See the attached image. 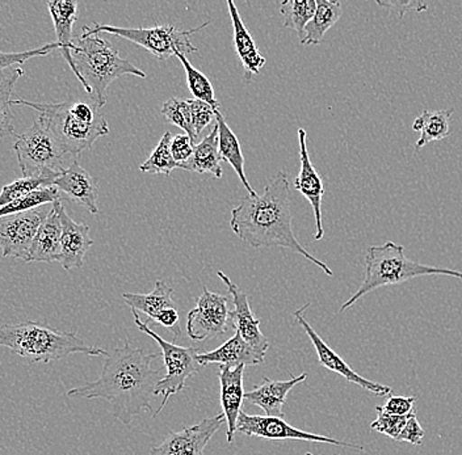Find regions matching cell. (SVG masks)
<instances>
[{
  "label": "cell",
  "mask_w": 462,
  "mask_h": 455,
  "mask_svg": "<svg viewBox=\"0 0 462 455\" xmlns=\"http://www.w3.org/2000/svg\"><path fill=\"white\" fill-rule=\"evenodd\" d=\"M159 353H146L126 340L123 347L116 348L106 356L103 371L97 381L72 388L68 396L106 400L116 419L130 425L133 417L152 410V396L161 381V369L152 367Z\"/></svg>",
  "instance_id": "1"
},
{
  "label": "cell",
  "mask_w": 462,
  "mask_h": 455,
  "mask_svg": "<svg viewBox=\"0 0 462 455\" xmlns=\"http://www.w3.org/2000/svg\"><path fill=\"white\" fill-rule=\"evenodd\" d=\"M230 227L234 234L254 249L282 247L291 250L316 264L326 275L334 276L330 268L303 249L293 234L289 180L284 171L274 175L262 195L247 196L231 210Z\"/></svg>",
  "instance_id": "2"
},
{
  "label": "cell",
  "mask_w": 462,
  "mask_h": 455,
  "mask_svg": "<svg viewBox=\"0 0 462 455\" xmlns=\"http://www.w3.org/2000/svg\"><path fill=\"white\" fill-rule=\"evenodd\" d=\"M13 105H24L39 112L60 145L72 157L91 149L97 138L109 132L108 123L94 100L71 99L62 103H36L13 99Z\"/></svg>",
  "instance_id": "3"
},
{
  "label": "cell",
  "mask_w": 462,
  "mask_h": 455,
  "mask_svg": "<svg viewBox=\"0 0 462 455\" xmlns=\"http://www.w3.org/2000/svg\"><path fill=\"white\" fill-rule=\"evenodd\" d=\"M0 347L8 348L29 361L45 364L77 353L91 357L108 356L106 350L86 344L77 333L54 330L49 325L31 321L0 325Z\"/></svg>",
  "instance_id": "4"
},
{
  "label": "cell",
  "mask_w": 462,
  "mask_h": 455,
  "mask_svg": "<svg viewBox=\"0 0 462 455\" xmlns=\"http://www.w3.org/2000/svg\"><path fill=\"white\" fill-rule=\"evenodd\" d=\"M72 60L77 77L92 100L103 108L109 85L123 75L146 77L144 71L128 59H121L117 49L101 39L100 34H82L74 41Z\"/></svg>",
  "instance_id": "5"
},
{
  "label": "cell",
  "mask_w": 462,
  "mask_h": 455,
  "mask_svg": "<svg viewBox=\"0 0 462 455\" xmlns=\"http://www.w3.org/2000/svg\"><path fill=\"white\" fill-rule=\"evenodd\" d=\"M423 276H449V278L462 279L460 270L432 267V265L410 260L404 255L403 246L394 241H389L383 246L371 247L365 256V278L363 284L360 285L357 292L340 307L339 313L354 306L364 296L380 287L403 284L410 279L423 278Z\"/></svg>",
  "instance_id": "6"
},
{
  "label": "cell",
  "mask_w": 462,
  "mask_h": 455,
  "mask_svg": "<svg viewBox=\"0 0 462 455\" xmlns=\"http://www.w3.org/2000/svg\"><path fill=\"white\" fill-rule=\"evenodd\" d=\"M23 177H57L77 158L68 154L42 118L17 137L14 145Z\"/></svg>",
  "instance_id": "7"
},
{
  "label": "cell",
  "mask_w": 462,
  "mask_h": 455,
  "mask_svg": "<svg viewBox=\"0 0 462 455\" xmlns=\"http://www.w3.org/2000/svg\"><path fill=\"white\" fill-rule=\"evenodd\" d=\"M209 23H204L200 27L189 31H179L173 25H157L152 28H121L95 23V27L92 30L83 27L82 34H115V36L123 37V39L129 40L135 45L146 49L158 59L167 60L176 53L187 56V54L198 51V48H195L190 42V36L204 30L209 25Z\"/></svg>",
  "instance_id": "8"
},
{
  "label": "cell",
  "mask_w": 462,
  "mask_h": 455,
  "mask_svg": "<svg viewBox=\"0 0 462 455\" xmlns=\"http://www.w3.org/2000/svg\"><path fill=\"white\" fill-rule=\"evenodd\" d=\"M133 318L141 332L146 333L147 336L157 341L162 356H163L164 364H166V377L158 382L157 390H155V396H163L157 412L152 414V417L155 419L163 411L170 397L178 396L179 393L186 390L187 379L200 371L201 367L198 361V356L200 353L196 348L179 347V345L161 338L155 331L149 327V322L141 321L140 315L135 310H133Z\"/></svg>",
  "instance_id": "9"
},
{
  "label": "cell",
  "mask_w": 462,
  "mask_h": 455,
  "mask_svg": "<svg viewBox=\"0 0 462 455\" xmlns=\"http://www.w3.org/2000/svg\"><path fill=\"white\" fill-rule=\"evenodd\" d=\"M51 206L42 205L28 212L0 218V249L5 258L27 261L29 250L40 226L46 220Z\"/></svg>",
  "instance_id": "10"
},
{
  "label": "cell",
  "mask_w": 462,
  "mask_h": 455,
  "mask_svg": "<svg viewBox=\"0 0 462 455\" xmlns=\"http://www.w3.org/2000/svg\"><path fill=\"white\" fill-rule=\"evenodd\" d=\"M236 432L245 434V436L271 441H308V442L330 443V445L342 446V448L354 449V450H364L363 446L356 445V443L346 442V441L335 440L331 437L322 436V434L310 433V432L294 428L288 424L282 417L248 414L244 411L239 414Z\"/></svg>",
  "instance_id": "11"
},
{
  "label": "cell",
  "mask_w": 462,
  "mask_h": 455,
  "mask_svg": "<svg viewBox=\"0 0 462 455\" xmlns=\"http://www.w3.org/2000/svg\"><path fill=\"white\" fill-rule=\"evenodd\" d=\"M227 302L229 296L210 292L207 287H202L195 309L188 314V336L195 341H205L225 335L229 330L227 319H230Z\"/></svg>",
  "instance_id": "12"
},
{
  "label": "cell",
  "mask_w": 462,
  "mask_h": 455,
  "mask_svg": "<svg viewBox=\"0 0 462 455\" xmlns=\"http://www.w3.org/2000/svg\"><path fill=\"white\" fill-rule=\"evenodd\" d=\"M310 304H306L302 309L297 310L294 313V318H296L297 323L301 325L306 335L313 342L314 348L318 356V361L322 367L328 369L334 373L339 374L340 377L346 379V381L355 383V385L360 386L364 390L369 391V393L374 394L377 396H392L393 390L390 386L381 385V383H375L369 381L368 378L359 376L356 371L354 370L348 364L339 356L334 350L316 332L310 323L306 321L303 313L306 309H309Z\"/></svg>",
  "instance_id": "13"
},
{
  "label": "cell",
  "mask_w": 462,
  "mask_h": 455,
  "mask_svg": "<svg viewBox=\"0 0 462 455\" xmlns=\"http://www.w3.org/2000/svg\"><path fill=\"white\" fill-rule=\"evenodd\" d=\"M225 423V414H219L199 424L171 432L161 445L150 449L149 455H204L208 443Z\"/></svg>",
  "instance_id": "14"
},
{
  "label": "cell",
  "mask_w": 462,
  "mask_h": 455,
  "mask_svg": "<svg viewBox=\"0 0 462 455\" xmlns=\"http://www.w3.org/2000/svg\"><path fill=\"white\" fill-rule=\"evenodd\" d=\"M217 275L226 285L233 298L234 309L230 311V321L233 322L234 330L256 352L265 356L270 350V340L260 331V319L256 318L255 313L251 310L247 294L242 292L222 270L217 272Z\"/></svg>",
  "instance_id": "15"
},
{
  "label": "cell",
  "mask_w": 462,
  "mask_h": 455,
  "mask_svg": "<svg viewBox=\"0 0 462 455\" xmlns=\"http://www.w3.org/2000/svg\"><path fill=\"white\" fill-rule=\"evenodd\" d=\"M300 142V158H301V169L300 174L294 178V189L301 193L303 197L309 201L313 207L314 217H316L317 232L314 238L316 241H322L325 236V230L322 224V198L325 195V187H323L322 177L318 174L309 157L308 143H306L305 129L300 128L299 132Z\"/></svg>",
  "instance_id": "16"
},
{
  "label": "cell",
  "mask_w": 462,
  "mask_h": 455,
  "mask_svg": "<svg viewBox=\"0 0 462 455\" xmlns=\"http://www.w3.org/2000/svg\"><path fill=\"white\" fill-rule=\"evenodd\" d=\"M54 205L57 207L60 224H62V238H60L62 250H60V259L58 263L66 270L82 268L87 250L94 244V241L89 236V227L72 220L60 201L54 203Z\"/></svg>",
  "instance_id": "17"
},
{
  "label": "cell",
  "mask_w": 462,
  "mask_h": 455,
  "mask_svg": "<svg viewBox=\"0 0 462 455\" xmlns=\"http://www.w3.org/2000/svg\"><path fill=\"white\" fill-rule=\"evenodd\" d=\"M53 187H56L58 191L65 193L72 203L85 206L91 214L99 213L97 181L78 163V160L58 175Z\"/></svg>",
  "instance_id": "18"
},
{
  "label": "cell",
  "mask_w": 462,
  "mask_h": 455,
  "mask_svg": "<svg viewBox=\"0 0 462 455\" xmlns=\"http://www.w3.org/2000/svg\"><path fill=\"white\" fill-rule=\"evenodd\" d=\"M245 367L227 368L219 365L218 379L221 386L222 414L227 423V442L233 443L239 414L245 402L244 374Z\"/></svg>",
  "instance_id": "19"
},
{
  "label": "cell",
  "mask_w": 462,
  "mask_h": 455,
  "mask_svg": "<svg viewBox=\"0 0 462 455\" xmlns=\"http://www.w3.org/2000/svg\"><path fill=\"white\" fill-rule=\"evenodd\" d=\"M306 378H308V373H303L299 377L291 376V378L287 381H276V379L264 377L260 385L254 386L253 390L245 394V400L262 408L265 416L282 417L284 419L282 407L287 402L288 394L297 385L305 382Z\"/></svg>",
  "instance_id": "20"
},
{
  "label": "cell",
  "mask_w": 462,
  "mask_h": 455,
  "mask_svg": "<svg viewBox=\"0 0 462 455\" xmlns=\"http://www.w3.org/2000/svg\"><path fill=\"white\" fill-rule=\"evenodd\" d=\"M265 356L256 352L251 345L236 332L233 338L210 352L200 353L198 356L200 367H208L210 364L224 365L227 368L256 367L264 362Z\"/></svg>",
  "instance_id": "21"
},
{
  "label": "cell",
  "mask_w": 462,
  "mask_h": 455,
  "mask_svg": "<svg viewBox=\"0 0 462 455\" xmlns=\"http://www.w3.org/2000/svg\"><path fill=\"white\" fill-rule=\"evenodd\" d=\"M60 238H62V224L56 205H51L46 220L40 226L39 232L34 238L25 263H54L60 261Z\"/></svg>",
  "instance_id": "22"
},
{
  "label": "cell",
  "mask_w": 462,
  "mask_h": 455,
  "mask_svg": "<svg viewBox=\"0 0 462 455\" xmlns=\"http://www.w3.org/2000/svg\"><path fill=\"white\" fill-rule=\"evenodd\" d=\"M46 5L51 13V20H53L60 54L77 77V68L72 60V51L75 50L72 30H74V24L78 19V2L75 0H53V2L46 3Z\"/></svg>",
  "instance_id": "23"
},
{
  "label": "cell",
  "mask_w": 462,
  "mask_h": 455,
  "mask_svg": "<svg viewBox=\"0 0 462 455\" xmlns=\"http://www.w3.org/2000/svg\"><path fill=\"white\" fill-rule=\"evenodd\" d=\"M227 7H229L231 22H233L234 45H236V56L241 59L242 66H244L245 82H251L253 75L259 74V71L264 68L265 59L259 53V49L256 48L253 36L245 27L236 5L229 0Z\"/></svg>",
  "instance_id": "24"
},
{
  "label": "cell",
  "mask_w": 462,
  "mask_h": 455,
  "mask_svg": "<svg viewBox=\"0 0 462 455\" xmlns=\"http://www.w3.org/2000/svg\"><path fill=\"white\" fill-rule=\"evenodd\" d=\"M222 158L218 147V126L217 123L208 137H205L200 143L195 145L192 157L188 162L181 164L180 169L198 172V174H210L215 178H221Z\"/></svg>",
  "instance_id": "25"
},
{
  "label": "cell",
  "mask_w": 462,
  "mask_h": 455,
  "mask_svg": "<svg viewBox=\"0 0 462 455\" xmlns=\"http://www.w3.org/2000/svg\"><path fill=\"white\" fill-rule=\"evenodd\" d=\"M216 123L218 126V147L219 154H221L222 160L230 164L233 167L236 174L238 175L239 180L242 181L245 191L248 196L255 197L258 193L254 191L251 184L248 183L247 177L245 174V157L242 154L241 143H239L238 137L236 132L231 131L230 126L227 125L221 112H217Z\"/></svg>",
  "instance_id": "26"
},
{
  "label": "cell",
  "mask_w": 462,
  "mask_h": 455,
  "mask_svg": "<svg viewBox=\"0 0 462 455\" xmlns=\"http://www.w3.org/2000/svg\"><path fill=\"white\" fill-rule=\"evenodd\" d=\"M172 287L158 279L154 290L149 294L124 293L123 299L133 310L141 311L147 316V322L154 321L159 313L175 306Z\"/></svg>",
  "instance_id": "27"
},
{
  "label": "cell",
  "mask_w": 462,
  "mask_h": 455,
  "mask_svg": "<svg viewBox=\"0 0 462 455\" xmlns=\"http://www.w3.org/2000/svg\"><path fill=\"white\" fill-rule=\"evenodd\" d=\"M453 109L441 111H424L419 114L412 123V131L420 132V137L415 143V149L420 150L429 143L446 140L450 132V118Z\"/></svg>",
  "instance_id": "28"
},
{
  "label": "cell",
  "mask_w": 462,
  "mask_h": 455,
  "mask_svg": "<svg viewBox=\"0 0 462 455\" xmlns=\"http://www.w3.org/2000/svg\"><path fill=\"white\" fill-rule=\"evenodd\" d=\"M343 7L340 2L330 0H317V11L313 19L306 25L302 39V45H318L322 42L323 37L330 28L337 24L342 17Z\"/></svg>",
  "instance_id": "29"
},
{
  "label": "cell",
  "mask_w": 462,
  "mask_h": 455,
  "mask_svg": "<svg viewBox=\"0 0 462 455\" xmlns=\"http://www.w3.org/2000/svg\"><path fill=\"white\" fill-rule=\"evenodd\" d=\"M24 75L22 68H10L0 80V140L11 137L14 132L13 106V94L17 80Z\"/></svg>",
  "instance_id": "30"
},
{
  "label": "cell",
  "mask_w": 462,
  "mask_h": 455,
  "mask_svg": "<svg viewBox=\"0 0 462 455\" xmlns=\"http://www.w3.org/2000/svg\"><path fill=\"white\" fill-rule=\"evenodd\" d=\"M316 11L317 0H287L280 5V13L284 16V27L297 32L300 40Z\"/></svg>",
  "instance_id": "31"
},
{
  "label": "cell",
  "mask_w": 462,
  "mask_h": 455,
  "mask_svg": "<svg viewBox=\"0 0 462 455\" xmlns=\"http://www.w3.org/2000/svg\"><path fill=\"white\" fill-rule=\"evenodd\" d=\"M171 132H164L157 147L152 150L149 159L141 164L140 169L144 174L166 175L171 177V172L179 168V164L173 160L171 154Z\"/></svg>",
  "instance_id": "32"
},
{
  "label": "cell",
  "mask_w": 462,
  "mask_h": 455,
  "mask_svg": "<svg viewBox=\"0 0 462 455\" xmlns=\"http://www.w3.org/2000/svg\"><path fill=\"white\" fill-rule=\"evenodd\" d=\"M175 57L180 60L184 70H186L188 88L192 92L195 99L209 104L216 111H219V103L217 102L215 89H213L210 80L201 71H199L198 68H193L192 63L188 60L184 54L176 53Z\"/></svg>",
  "instance_id": "33"
},
{
  "label": "cell",
  "mask_w": 462,
  "mask_h": 455,
  "mask_svg": "<svg viewBox=\"0 0 462 455\" xmlns=\"http://www.w3.org/2000/svg\"><path fill=\"white\" fill-rule=\"evenodd\" d=\"M57 201H60V195L56 187L42 188L27 196V197L22 198V200H17L13 204L0 207V218L16 214V213L28 212V210L49 205V204L53 205Z\"/></svg>",
  "instance_id": "34"
},
{
  "label": "cell",
  "mask_w": 462,
  "mask_h": 455,
  "mask_svg": "<svg viewBox=\"0 0 462 455\" xmlns=\"http://www.w3.org/2000/svg\"><path fill=\"white\" fill-rule=\"evenodd\" d=\"M162 114L172 125L178 126L179 129L186 132V134L192 138L193 142H196L198 135H196L195 129H193L189 99L172 97V99L167 100L163 104V108H162Z\"/></svg>",
  "instance_id": "35"
},
{
  "label": "cell",
  "mask_w": 462,
  "mask_h": 455,
  "mask_svg": "<svg viewBox=\"0 0 462 455\" xmlns=\"http://www.w3.org/2000/svg\"><path fill=\"white\" fill-rule=\"evenodd\" d=\"M56 49H60L57 41L42 46V48L32 49V50L19 51V53H5V51H0V71L5 70V68H13L14 65H22V63L27 62L29 59H36V57L48 56Z\"/></svg>",
  "instance_id": "36"
},
{
  "label": "cell",
  "mask_w": 462,
  "mask_h": 455,
  "mask_svg": "<svg viewBox=\"0 0 462 455\" xmlns=\"http://www.w3.org/2000/svg\"><path fill=\"white\" fill-rule=\"evenodd\" d=\"M375 412H377V419L371 424L372 431L385 434L390 439L398 441L407 420H409L410 414L409 416H392V414H383L380 411Z\"/></svg>",
  "instance_id": "37"
},
{
  "label": "cell",
  "mask_w": 462,
  "mask_h": 455,
  "mask_svg": "<svg viewBox=\"0 0 462 455\" xmlns=\"http://www.w3.org/2000/svg\"><path fill=\"white\" fill-rule=\"evenodd\" d=\"M415 403H417V396H397L392 394L386 399L385 405H378L375 411L392 414V416H409L415 412Z\"/></svg>",
  "instance_id": "38"
},
{
  "label": "cell",
  "mask_w": 462,
  "mask_h": 455,
  "mask_svg": "<svg viewBox=\"0 0 462 455\" xmlns=\"http://www.w3.org/2000/svg\"><path fill=\"white\" fill-rule=\"evenodd\" d=\"M190 111H192V123L196 135H200L205 128L215 120L217 112L209 104L201 102V100H190Z\"/></svg>",
  "instance_id": "39"
},
{
  "label": "cell",
  "mask_w": 462,
  "mask_h": 455,
  "mask_svg": "<svg viewBox=\"0 0 462 455\" xmlns=\"http://www.w3.org/2000/svg\"><path fill=\"white\" fill-rule=\"evenodd\" d=\"M193 150H195V142H193L189 135L178 134L172 137L171 154L173 160L179 164V168H180L181 164L190 159Z\"/></svg>",
  "instance_id": "40"
},
{
  "label": "cell",
  "mask_w": 462,
  "mask_h": 455,
  "mask_svg": "<svg viewBox=\"0 0 462 455\" xmlns=\"http://www.w3.org/2000/svg\"><path fill=\"white\" fill-rule=\"evenodd\" d=\"M424 429L419 424L417 412H412L404 425L402 433H401L400 442H409L411 445H421L424 439Z\"/></svg>",
  "instance_id": "41"
},
{
  "label": "cell",
  "mask_w": 462,
  "mask_h": 455,
  "mask_svg": "<svg viewBox=\"0 0 462 455\" xmlns=\"http://www.w3.org/2000/svg\"><path fill=\"white\" fill-rule=\"evenodd\" d=\"M377 5L380 7L386 8V10L397 11L400 17L406 15L409 11L424 13V11L429 10V3L417 2V0H410V2H383V0H377Z\"/></svg>",
  "instance_id": "42"
},
{
  "label": "cell",
  "mask_w": 462,
  "mask_h": 455,
  "mask_svg": "<svg viewBox=\"0 0 462 455\" xmlns=\"http://www.w3.org/2000/svg\"><path fill=\"white\" fill-rule=\"evenodd\" d=\"M154 322L171 331L173 338H179L181 335L180 325H179V313L176 307L166 309L155 316Z\"/></svg>",
  "instance_id": "43"
},
{
  "label": "cell",
  "mask_w": 462,
  "mask_h": 455,
  "mask_svg": "<svg viewBox=\"0 0 462 455\" xmlns=\"http://www.w3.org/2000/svg\"><path fill=\"white\" fill-rule=\"evenodd\" d=\"M306 455H313V454H311V453H308V454H306Z\"/></svg>",
  "instance_id": "44"
}]
</instances>
